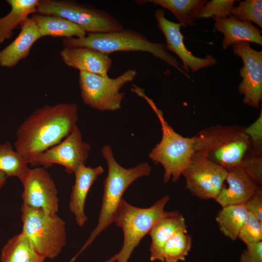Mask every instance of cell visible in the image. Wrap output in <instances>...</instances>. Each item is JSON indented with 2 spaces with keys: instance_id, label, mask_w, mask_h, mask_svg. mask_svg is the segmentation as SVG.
<instances>
[{
  "instance_id": "cell-1",
  "label": "cell",
  "mask_w": 262,
  "mask_h": 262,
  "mask_svg": "<svg viewBox=\"0 0 262 262\" xmlns=\"http://www.w3.org/2000/svg\"><path fill=\"white\" fill-rule=\"evenodd\" d=\"M78 107L72 103L46 105L32 113L16 131L15 149L32 166L43 152L67 136L77 126Z\"/></svg>"
},
{
  "instance_id": "cell-2",
  "label": "cell",
  "mask_w": 262,
  "mask_h": 262,
  "mask_svg": "<svg viewBox=\"0 0 262 262\" xmlns=\"http://www.w3.org/2000/svg\"><path fill=\"white\" fill-rule=\"evenodd\" d=\"M101 152L107 164L108 174L103 181L102 202L98 224L73 260L114 222L122 196L128 187L138 178L148 176L152 171L151 167L147 162L141 163L129 168L123 167L115 159L109 145L104 146Z\"/></svg>"
},
{
  "instance_id": "cell-3",
  "label": "cell",
  "mask_w": 262,
  "mask_h": 262,
  "mask_svg": "<svg viewBox=\"0 0 262 262\" xmlns=\"http://www.w3.org/2000/svg\"><path fill=\"white\" fill-rule=\"evenodd\" d=\"M63 43L65 47L89 48L108 55L119 51L147 52L191 79L182 65L167 51L164 44L153 42L132 29L124 28L106 33H88L82 38H65Z\"/></svg>"
},
{
  "instance_id": "cell-4",
  "label": "cell",
  "mask_w": 262,
  "mask_h": 262,
  "mask_svg": "<svg viewBox=\"0 0 262 262\" xmlns=\"http://www.w3.org/2000/svg\"><path fill=\"white\" fill-rule=\"evenodd\" d=\"M169 200V196L165 195L151 206L142 208L134 206L123 198L114 220L116 225L122 229L123 245L117 253L104 262H128L141 240L160 220L179 213L164 210Z\"/></svg>"
},
{
  "instance_id": "cell-5",
  "label": "cell",
  "mask_w": 262,
  "mask_h": 262,
  "mask_svg": "<svg viewBox=\"0 0 262 262\" xmlns=\"http://www.w3.org/2000/svg\"><path fill=\"white\" fill-rule=\"evenodd\" d=\"M195 152L226 169L238 166L251 149L245 127L222 125L207 127L194 136Z\"/></svg>"
},
{
  "instance_id": "cell-6",
  "label": "cell",
  "mask_w": 262,
  "mask_h": 262,
  "mask_svg": "<svg viewBox=\"0 0 262 262\" xmlns=\"http://www.w3.org/2000/svg\"><path fill=\"white\" fill-rule=\"evenodd\" d=\"M156 113L161 125L162 136L160 142L151 150L149 158L164 168L163 182L170 179L176 182L188 165L195 153L194 136L184 137L176 132L165 120L163 112L145 94L142 96Z\"/></svg>"
},
{
  "instance_id": "cell-7",
  "label": "cell",
  "mask_w": 262,
  "mask_h": 262,
  "mask_svg": "<svg viewBox=\"0 0 262 262\" xmlns=\"http://www.w3.org/2000/svg\"><path fill=\"white\" fill-rule=\"evenodd\" d=\"M21 233L45 259L57 257L66 243V223L57 214L22 204Z\"/></svg>"
},
{
  "instance_id": "cell-8",
  "label": "cell",
  "mask_w": 262,
  "mask_h": 262,
  "mask_svg": "<svg viewBox=\"0 0 262 262\" xmlns=\"http://www.w3.org/2000/svg\"><path fill=\"white\" fill-rule=\"evenodd\" d=\"M36 13L66 18L86 33H101L120 31L122 24L103 10L70 0H39Z\"/></svg>"
},
{
  "instance_id": "cell-9",
  "label": "cell",
  "mask_w": 262,
  "mask_h": 262,
  "mask_svg": "<svg viewBox=\"0 0 262 262\" xmlns=\"http://www.w3.org/2000/svg\"><path fill=\"white\" fill-rule=\"evenodd\" d=\"M135 69H129L115 78L88 72H80L81 97L86 105L100 111H115L120 109L125 94L123 85L133 80Z\"/></svg>"
},
{
  "instance_id": "cell-10",
  "label": "cell",
  "mask_w": 262,
  "mask_h": 262,
  "mask_svg": "<svg viewBox=\"0 0 262 262\" xmlns=\"http://www.w3.org/2000/svg\"><path fill=\"white\" fill-rule=\"evenodd\" d=\"M227 173L224 167L195 152L181 175L187 190L198 198L208 200L218 196Z\"/></svg>"
},
{
  "instance_id": "cell-11",
  "label": "cell",
  "mask_w": 262,
  "mask_h": 262,
  "mask_svg": "<svg viewBox=\"0 0 262 262\" xmlns=\"http://www.w3.org/2000/svg\"><path fill=\"white\" fill-rule=\"evenodd\" d=\"M23 186V204L56 215L59 210L58 191L55 182L44 167L29 169L20 180Z\"/></svg>"
},
{
  "instance_id": "cell-12",
  "label": "cell",
  "mask_w": 262,
  "mask_h": 262,
  "mask_svg": "<svg viewBox=\"0 0 262 262\" xmlns=\"http://www.w3.org/2000/svg\"><path fill=\"white\" fill-rule=\"evenodd\" d=\"M90 150V145L83 141L76 126L61 142L40 154L35 160V166L48 168L58 164L64 166L67 174L74 173L81 165L85 164Z\"/></svg>"
},
{
  "instance_id": "cell-13",
  "label": "cell",
  "mask_w": 262,
  "mask_h": 262,
  "mask_svg": "<svg viewBox=\"0 0 262 262\" xmlns=\"http://www.w3.org/2000/svg\"><path fill=\"white\" fill-rule=\"evenodd\" d=\"M232 50L242 58L244 64L240 70L243 80L238 86L239 93L244 96L243 102L259 109L262 99V53L246 42L235 43Z\"/></svg>"
},
{
  "instance_id": "cell-14",
  "label": "cell",
  "mask_w": 262,
  "mask_h": 262,
  "mask_svg": "<svg viewBox=\"0 0 262 262\" xmlns=\"http://www.w3.org/2000/svg\"><path fill=\"white\" fill-rule=\"evenodd\" d=\"M154 15L157 20V27L165 37L166 49L173 52L180 58L186 73L189 72L190 68L193 73H195L201 68L213 66L217 63L216 58L212 55L200 58L192 54L184 44V37L180 30L181 25L167 19L163 9H156Z\"/></svg>"
},
{
  "instance_id": "cell-15",
  "label": "cell",
  "mask_w": 262,
  "mask_h": 262,
  "mask_svg": "<svg viewBox=\"0 0 262 262\" xmlns=\"http://www.w3.org/2000/svg\"><path fill=\"white\" fill-rule=\"evenodd\" d=\"M227 175L218 196L214 199L222 207L246 204L260 187L240 166L227 169Z\"/></svg>"
},
{
  "instance_id": "cell-16",
  "label": "cell",
  "mask_w": 262,
  "mask_h": 262,
  "mask_svg": "<svg viewBox=\"0 0 262 262\" xmlns=\"http://www.w3.org/2000/svg\"><path fill=\"white\" fill-rule=\"evenodd\" d=\"M60 54L66 65L80 72L108 76L113 64L109 55L89 48L64 47Z\"/></svg>"
},
{
  "instance_id": "cell-17",
  "label": "cell",
  "mask_w": 262,
  "mask_h": 262,
  "mask_svg": "<svg viewBox=\"0 0 262 262\" xmlns=\"http://www.w3.org/2000/svg\"><path fill=\"white\" fill-rule=\"evenodd\" d=\"M103 171L101 166L91 167L82 164L74 172L75 182L70 194L69 209L79 227H83L88 219L84 206L89 190Z\"/></svg>"
},
{
  "instance_id": "cell-18",
  "label": "cell",
  "mask_w": 262,
  "mask_h": 262,
  "mask_svg": "<svg viewBox=\"0 0 262 262\" xmlns=\"http://www.w3.org/2000/svg\"><path fill=\"white\" fill-rule=\"evenodd\" d=\"M18 36L9 45L0 50V66L12 67L29 55L34 43L41 38L37 26L31 17L20 25Z\"/></svg>"
},
{
  "instance_id": "cell-19",
  "label": "cell",
  "mask_w": 262,
  "mask_h": 262,
  "mask_svg": "<svg viewBox=\"0 0 262 262\" xmlns=\"http://www.w3.org/2000/svg\"><path fill=\"white\" fill-rule=\"evenodd\" d=\"M213 17L214 29L224 35L222 42L224 49L239 42L262 45V31L251 22L240 21L231 15L222 18Z\"/></svg>"
},
{
  "instance_id": "cell-20",
  "label": "cell",
  "mask_w": 262,
  "mask_h": 262,
  "mask_svg": "<svg viewBox=\"0 0 262 262\" xmlns=\"http://www.w3.org/2000/svg\"><path fill=\"white\" fill-rule=\"evenodd\" d=\"M179 231L187 233L185 219L183 215L180 213L162 219L152 228L148 233L151 239L150 261L164 262L163 251L164 245Z\"/></svg>"
},
{
  "instance_id": "cell-21",
  "label": "cell",
  "mask_w": 262,
  "mask_h": 262,
  "mask_svg": "<svg viewBox=\"0 0 262 262\" xmlns=\"http://www.w3.org/2000/svg\"><path fill=\"white\" fill-rule=\"evenodd\" d=\"M31 17L37 26L41 38L47 36L82 38L87 34L76 24L60 16L34 13Z\"/></svg>"
},
{
  "instance_id": "cell-22",
  "label": "cell",
  "mask_w": 262,
  "mask_h": 262,
  "mask_svg": "<svg viewBox=\"0 0 262 262\" xmlns=\"http://www.w3.org/2000/svg\"><path fill=\"white\" fill-rule=\"evenodd\" d=\"M11 10L0 18V44L12 37L13 32L30 14L36 13L39 0H7Z\"/></svg>"
},
{
  "instance_id": "cell-23",
  "label": "cell",
  "mask_w": 262,
  "mask_h": 262,
  "mask_svg": "<svg viewBox=\"0 0 262 262\" xmlns=\"http://www.w3.org/2000/svg\"><path fill=\"white\" fill-rule=\"evenodd\" d=\"M139 5L152 3L168 10L179 21L181 26H193L194 19L204 5L208 1L207 0H137L135 1Z\"/></svg>"
},
{
  "instance_id": "cell-24",
  "label": "cell",
  "mask_w": 262,
  "mask_h": 262,
  "mask_svg": "<svg viewBox=\"0 0 262 262\" xmlns=\"http://www.w3.org/2000/svg\"><path fill=\"white\" fill-rule=\"evenodd\" d=\"M45 259L21 232L7 242L0 255L1 262H44Z\"/></svg>"
},
{
  "instance_id": "cell-25",
  "label": "cell",
  "mask_w": 262,
  "mask_h": 262,
  "mask_svg": "<svg viewBox=\"0 0 262 262\" xmlns=\"http://www.w3.org/2000/svg\"><path fill=\"white\" fill-rule=\"evenodd\" d=\"M248 212L246 204L222 207L216 217L219 230L226 237L235 241L238 238Z\"/></svg>"
},
{
  "instance_id": "cell-26",
  "label": "cell",
  "mask_w": 262,
  "mask_h": 262,
  "mask_svg": "<svg viewBox=\"0 0 262 262\" xmlns=\"http://www.w3.org/2000/svg\"><path fill=\"white\" fill-rule=\"evenodd\" d=\"M28 164L10 142L0 144V171L7 177H16L20 180L30 169Z\"/></svg>"
},
{
  "instance_id": "cell-27",
  "label": "cell",
  "mask_w": 262,
  "mask_h": 262,
  "mask_svg": "<svg viewBox=\"0 0 262 262\" xmlns=\"http://www.w3.org/2000/svg\"><path fill=\"white\" fill-rule=\"evenodd\" d=\"M190 235L182 231L174 234L165 244L163 256L164 262H179L185 260L192 247Z\"/></svg>"
},
{
  "instance_id": "cell-28",
  "label": "cell",
  "mask_w": 262,
  "mask_h": 262,
  "mask_svg": "<svg viewBox=\"0 0 262 262\" xmlns=\"http://www.w3.org/2000/svg\"><path fill=\"white\" fill-rule=\"evenodd\" d=\"M231 16L242 21L253 22L262 28V0H246L234 7Z\"/></svg>"
},
{
  "instance_id": "cell-29",
  "label": "cell",
  "mask_w": 262,
  "mask_h": 262,
  "mask_svg": "<svg viewBox=\"0 0 262 262\" xmlns=\"http://www.w3.org/2000/svg\"><path fill=\"white\" fill-rule=\"evenodd\" d=\"M238 238L246 246L262 241V222L248 212Z\"/></svg>"
},
{
  "instance_id": "cell-30",
  "label": "cell",
  "mask_w": 262,
  "mask_h": 262,
  "mask_svg": "<svg viewBox=\"0 0 262 262\" xmlns=\"http://www.w3.org/2000/svg\"><path fill=\"white\" fill-rule=\"evenodd\" d=\"M259 186L262 185V150L251 149L239 165Z\"/></svg>"
},
{
  "instance_id": "cell-31",
  "label": "cell",
  "mask_w": 262,
  "mask_h": 262,
  "mask_svg": "<svg viewBox=\"0 0 262 262\" xmlns=\"http://www.w3.org/2000/svg\"><path fill=\"white\" fill-rule=\"evenodd\" d=\"M236 0H212L202 8L196 18L215 17L218 18L229 16Z\"/></svg>"
},
{
  "instance_id": "cell-32",
  "label": "cell",
  "mask_w": 262,
  "mask_h": 262,
  "mask_svg": "<svg viewBox=\"0 0 262 262\" xmlns=\"http://www.w3.org/2000/svg\"><path fill=\"white\" fill-rule=\"evenodd\" d=\"M245 131L250 139L252 149L262 150V110L257 119L248 127L245 128Z\"/></svg>"
},
{
  "instance_id": "cell-33",
  "label": "cell",
  "mask_w": 262,
  "mask_h": 262,
  "mask_svg": "<svg viewBox=\"0 0 262 262\" xmlns=\"http://www.w3.org/2000/svg\"><path fill=\"white\" fill-rule=\"evenodd\" d=\"M240 262H262V241L246 246L240 256Z\"/></svg>"
},
{
  "instance_id": "cell-34",
  "label": "cell",
  "mask_w": 262,
  "mask_h": 262,
  "mask_svg": "<svg viewBox=\"0 0 262 262\" xmlns=\"http://www.w3.org/2000/svg\"><path fill=\"white\" fill-rule=\"evenodd\" d=\"M249 212L262 222V189L260 187L246 204Z\"/></svg>"
},
{
  "instance_id": "cell-35",
  "label": "cell",
  "mask_w": 262,
  "mask_h": 262,
  "mask_svg": "<svg viewBox=\"0 0 262 262\" xmlns=\"http://www.w3.org/2000/svg\"><path fill=\"white\" fill-rule=\"evenodd\" d=\"M7 178L4 173L0 171V189L4 185Z\"/></svg>"
}]
</instances>
